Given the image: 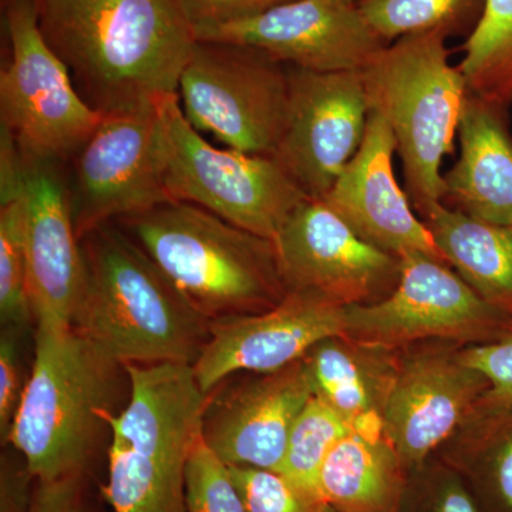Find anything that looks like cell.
I'll list each match as a JSON object with an SVG mask.
<instances>
[{
  "label": "cell",
  "mask_w": 512,
  "mask_h": 512,
  "mask_svg": "<svg viewBox=\"0 0 512 512\" xmlns=\"http://www.w3.org/2000/svg\"><path fill=\"white\" fill-rule=\"evenodd\" d=\"M47 45L100 114L177 94L197 39L175 0H40Z\"/></svg>",
  "instance_id": "obj_1"
},
{
  "label": "cell",
  "mask_w": 512,
  "mask_h": 512,
  "mask_svg": "<svg viewBox=\"0 0 512 512\" xmlns=\"http://www.w3.org/2000/svg\"><path fill=\"white\" fill-rule=\"evenodd\" d=\"M80 242L84 282L72 328L121 365L194 366L210 320L116 222Z\"/></svg>",
  "instance_id": "obj_2"
},
{
  "label": "cell",
  "mask_w": 512,
  "mask_h": 512,
  "mask_svg": "<svg viewBox=\"0 0 512 512\" xmlns=\"http://www.w3.org/2000/svg\"><path fill=\"white\" fill-rule=\"evenodd\" d=\"M123 367L74 328L36 326L32 372L6 440L36 481L83 477L109 429Z\"/></svg>",
  "instance_id": "obj_3"
},
{
  "label": "cell",
  "mask_w": 512,
  "mask_h": 512,
  "mask_svg": "<svg viewBox=\"0 0 512 512\" xmlns=\"http://www.w3.org/2000/svg\"><path fill=\"white\" fill-rule=\"evenodd\" d=\"M116 224L210 322L268 311L285 298L275 244L188 202Z\"/></svg>",
  "instance_id": "obj_4"
},
{
  "label": "cell",
  "mask_w": 512,
  "mask_h": 512,
  "mask_svg": "<svg viewBox=\"0 0 512 512\" xmlns=\"http://www.w3.org/2000/svg\"><path fill=\"white\" fill-rule=\"evenodd\" d=\"M130 400L106 416L109 481L114 512H185V468L202 434L210 394L190 365H124Z\"/></svg>",
  "instance_id": "obj_5"
},
{
  "label": "cell",
  "mask_w": 512,
  "mask_h": 512,
  "mask_svg": "<svg viewBox=\"0 0 512 512\" xmlns=\"http://www.w3.org/2000/svg\"><path fill=\"white\" fill-rule=\"evenodd\" d=\"M446 42L440 33L403 37L360 70L370 113L392 131L406 192L420 215L444 200L441 165L453 153L470 93Z\"/></svg>",
  "instance_id": "obj_6"
},
{
  "label": "cell",
  "mask_w": 512,
  "mask_h": 512,
  "mask_svg": "<svg viewBox=\"0 0 512 512\" xmlns=\"http://www.w3.org/2000/svg\"><path fill=\"white\" fill-rule=\"evenodd\" d=\"M161 178L171 201L210 211L274 241L306 195L274 157L217 148L184 116L177 94L156 101Z\"/></svg>",
  "instance_id": "obj_7"
},
{
  "label": "cell",
  "mask_w": 512,
  "mask_h": 512,
  "mask_svg": "<svg viewBox=\"0 0 512 512\" xmlns=\"http://www.w3.org/2000/svg\"><path fill=\"white\" fill-rule=\"evenodd\" d=\"M10 60L0 73L2 128L25 160L66 164L99 127L69 70L47 45L35 0H6Z\"/></svg>",
  "instance_id": "obj_8"
},
{
  "label": "cell",
  "mask_w": 512,
  "mask_h": 512,
  "mask_svg": "<svg viewBox=\"0 0 512 512\" xmlns=\"http://www.w3.org/2000/svg\"><path fill=\"white\" fill-rule=\"evenodd\" d=\"M184 116L232 150L274 157L289 104V67L262 50L197 40L177 92Z\"/></svg>",
  "instance_id": "obj_9"
},
{
  "label": "cell",
  "mask_w": 512,
  "mask_h": 512,
  "mask_svg": "<svg viewBox=\"0 0 512 512\" xmlns=\"http://www.w3.org/2000/svg\"><path fill=\"white\" fill-rule=\"evenodd\" d=\"M512 332L495 308L443 259L424 252L400 256L396 288L376 302L346 306V336L394 349L427 338L491 342Z\"/></svg>",
  "instance_id": "obj_10"
},
{
  "label": "cell",
  "mask_w": 512,
  "mask_h": 512,
  "mask_svg": "<svg viewBox=\"0 0 512 512\" xmlns=\"http://www.w3.org/2000/svg\"><path fill=\"white\" fill-rule=\"evenodd\" d=\"M69 163L70 210L80 241L103 225L171 201L158 160L156 104L104 114Z\"/></svg>",
  "instance_id": "obj_11"
},
{
  "label": "cell",
  "mask_w": 512,
  "mask_h": 512,
  "mask_svg": "<svg viewBox=\"0 0 512 512\" xmlns=\"http://www.w3.org/2000/svg\"><path fill=\"white\" fill-rule=\"evenodd\" d=\"M288 67V114L274 158L306 197L322 200L365 138L370 109L362 74Z\"/></svg>",
  "instance_id": "obj_12"
},
{
  "label": "cell",
  "mask_w": 512,
  "mask_h": 512,
  "mask_svg": "<svg viewBox=\"0 0 512 512\" xmlns=\"http://www.w3.org/2000/svg\"><path fill=\"white\" fill-rule=\"evenodd\" d=\"M274 244L288 292H312L349 306L379 301L399 282V256L360 238L320 200H303Z\"/></svg>",
  "instance_id": "obj_13"
},
{
  "label": "cell",
  "mask_w": 512,
  "mask_h": 512,
  "mask_svg": "<svg viewBox=\"0 0 512 512\" xmlns=\"http://www.w3.org/2000/svg\"><path fill=\"white\" fill-rule=\"evenodd\" d=\"M332 336H346V306L312 292H288L268 311L212 320L192 370L202 392L211 394L239 372L285 369Z\"/></svg>",
  "instance_id": "obj_14"
},
{
  "label": "cell",
  "mask_w": 512,
  "mask_h": 512,
  "mask_svg": "<svg viewBox=\"0 0 512 512\" xmlns=\"http://www.w3.org/2000/svg\"><path fill=\"white\" fill-rule=\"evenodd\" d=\"M204 42L255 47L303 70L360 72L387 46L357 5L336 0H291L255 18L194 32Z\"/></svg>",
  "instance_id": "obj_15"
},
{
  "label": "cell",
  "mask_w": 512,
  "mask_h": 512,
  "mask_svg": "<svg viewBox=\"0 0 512 512\" xmlns=\"http://www.w3.org/2000/svg\"><path fill=\"white\" fill-rule=\"evenodd\" d=\"M25 252L36 326L72 328L84 282L82 242L74 229L63 164L23 158Z\"/></svg>",
  "instance_id": "obj_16"
},
{
  "label": "cell",
  "mask_w": 512,
  "mask_h": 512,
  "mask_svg": "<svg viewBox=\"0 0 512 512\" xmlns=\"http://www.w3.org/2000/svg\"><path fill=\"white\" fill-rule=\"evenodd\" d=\"M313 394L305 359L261 373L214 399L210 394L202 439L229 467L278 473L293 424Z\"/></svg>",
  "instance_id": "obj_17"
},
{
  "label": "cell",
  "mask_w": 512,
  "mask_h": 512,
  "mask_svg": "<svg viewBox=\"0 0 512 512\" xmlns=\"http://www.w3.org/2000/svg\"><path fill=\"white\" fill-rule=\"evenodd\" d=\"M487 390V379L460 353H421L400 363L382 420L384 436L407 471L423 466L464 417L478 409Z\"/></svg>",
  "instance_id": "obj_18"
},
{
  "label": "cell",
  "mask_w": 512,
  "mask_h": 512,
  "mask_svg": "<svg viewBox=\"0 0 512 512\" xmlns=\"http://www.w3.org/2000/svg\"><path fill=\"white\" fill-rule=\"evenodd\" d=\"M394 153L392 131L370 113L362 146L320 201L373 247L399 258L424 252L443 259L429 228L417 218L409 195L397 183Z\"/></svg>",
  "instance_id": "obj_19"
},
{
  "label": "cell",
  "mask_w": 512,
  "mask_h": 512,
  "mask_svg": "<svg viewBox=\"0 0 512 512\" xmlns=\"http://www.w3.org/2000/svg\"><path fill=\"white\" fill-rule=\"evenodd\" d=\"M510 107L468 93L458 126L460 156L446 174L444 202L490 224L512 227Z\"/></svg>",
  "instance_id": "obj_20"
},
{
  "label": "cell",
  "mask_w": 512,
  "mask_h": 512,
  "mask_svg": "<svg viewBox=\"0 0 512 512\" xmlns=\"http://www.w3.org/2000/svg\"><path fill=\"white\" fill-rule=\"evenodd\" d=\"M303 359L315 396L338 413L350 429L370 436L384 433V404L400 365L393 349L332 336L319 342Z\"/></svg>",
  "instance_id": "obj_21"
},
{
  "label": "cell",
  "mask_w": 512,
  "mask_h": 512,
  "mask_svg": "<svg viewBox=\"0 0 512 512\" xmlns=\"http://www.w3.org/2000/svg\"><path fill=\"white\" fill-rule=\"evenodd\" d=\"M406 473L384 433L352 430L323 461L318 491L323 503L339 512H402Z\"/></svg>",
  "instance_id": "obj_22"
},
{
  "label": "cell",
  "mask_w": 512,
  "mask_h": 512,
  "mask_svg": "<svg viewBox=\"0 0 512 512\" xmlns=\"http://www.w3.org/2000/svg\"><path fill=\"white\" fill-rule=\"evenodd\" d=\"M421 217L444 261L484 301L512 318V227L468 217L443 202Z\"/></svg>",
  "instance_id": "obj_23"
},
{
  "label": "cell",
  "mask_w": 512,
  "mask_h": 512,
  "mask_svg": "<svg viewBox=\"0 0 512 512\" xmlns=\"http://www.w3.org/2000/svg\"><path fill=\"white\" fill-rule=\"evenodd\" d=\"M367 25L387 45L407 36L466 35L477 28L485 0H360Z\"/></svg>",
  "instance_id": "obj_24"
},
{
  "label": "cell",
  "mask_w": 512,
  "mask_h": 512,
  "mask_svg": "<svg viewBox=\"0 0 512 512\" xmlns=\"http://www.w3.org/2000/svg\"><path fill=\"white\" fill-rule=\"evenodd\" d=\"M463 73L470 93L512 106V0H485L474 32L463 46Z\"/></svg>",
  "instance_id": "obj_25"
},
{
  "label": "cell",
  "mask_w": 512,
  "mask_h": 512,
  "mask_svg": "<svg viewBox=\"0 0 512 512\" xmlns=\"http://www.w3.org/2000/svg\"><path fill=\"white\" fill-rule=\"evenodd\" d=\"M0 319L2 328L19 332L35 320L26 269L23 174L0 180Z\"/></svg>",
  "instance_id": "obj_26"
},
{
  "label": "cell",
  "mask_w": 512,
  "mask_h": 512,
  "mask_svg": "<svg viewBox=\"0 0 512 512\" xmlns=\"http://www.w3.org/2000/svg\"><path fill=\"white\" fill-rule=\"evenodd\" d=\"M350 431L352 429L342 417L313 394L293 424L284 461L278 473L302 490L320 498V467L330 450L343 437L348 436Z\"/></svg>",
  "instance_id": "obj_27"
},
{
  "label": "cell",
  "mask_w": 512,
  "mask_h": 512,
  "mask_svg": "<svg viewBox=\"0 0 512 512\" xmlns=\"http://www.w3.org/2000/svg\"><path fill=\"white\" fill-rule=\"evenodd\" d=\"M185 512H247L229 466L207 446L202 434L185 468Z\"/></svg>",
  "instance_id": "obj_28"
},
{
  "label": "cell",
  "mask_w": 512,
  "mask_h": 512,
  "mask_svg": "<svg viewBox=\"0 0 512 512\" xmlns=\"http://www.w3.org/2000/svg\"><path fill=\"white\" fill-rule=\"evenodd\" d=\"M481 417V483L493 512H512V407Z\"/></svg>",
  "instance_id": "obj_29"
},
{
  "label": "cell",
  "mask_w": 512,
  "mask_h": 512,
  "mask_svg": "<svg viewBox=\"0 0 512 512\" xmlns=\"http://www.w3.org/2000/svg\"><path fill=\"white\" fill-rule=\"evenodd\" d=\"M247 512H325L319 497L275 471L229 467Z\"/></svg>",
  "instance_id": "obj_30"
},
{
  "label": "cell",
  "mask_w": 512,
  "mask_h": 512,
  "mask_svg": "<svg viewBox=\"0 0 512 512\" xmlns=\"http://www.w3.org/2000/svg\"><path fill=\"white\" fill-rule=\"evenodd\" d=\"M461 360L487 379L488 390L478 409L501 412L512 407V332L478 343L460 353Z\"/></svg>",
  "instance_id": "obj_31"
},
{
  "label": "cell",
  "mask_w": 512,
  "mask_h": 512,
  "mask_svg": "<svg viewBox=\"0 0 512 512\" xmlns=\"http://www.w3.org/2000/svg\"><path fill=\"white\" fill-rule=\"evenodd\" d=\"M291 0H175L194 32L255 18Z\"/></svg>",
  "instance_id": "obj_32"
},
{
  "label": "cell",
  "mask_w": 512,
  "mask_h": 512,
  "mask_svg": "<svg viewBox=\"0 0 512 512\" xmlns=\"http://www.w3.org/2000/svg\"><path fill=\"white\" fill-rule=\"evenodd\" d=\"M18 329L2 328L0 335V437L8 440L25 384L22 383Z\"/></svg>",
  "instance_id": "obj_33"
},
{
  "label": "cell",
  "mask_w": 512,
  "mask_h": 512,
  "mask_svg": "<svg viewBox=\"0 0 512 512\" xmlns=\"http://www.w3.org/2000/svg\"><path fill=\"white\" fill-rule=\"evenodd\" d=\"M35 477L30 473L23 457L3 454L0 464V512L32 511V483Z\"/></svg>",
  "instance_id": "obj_34"
},
{
  "label": "cell",
  "mask_w": 512,
  "mask_h": 512,
  "mask_svg": "<svg viewBox=\"0 0 512 512\" xmlns=\"http://www.w3.org/2000/svg\"><path fill=\"white\" fill-rule=\"evenodd\" d=\"M419 512H481L460 478L446 473L434 477L426 488Z\"/></svg>",
  "instance_id": "obj_35"
},
{
  "label": "cell",
  "mask_w": 512,
  "mask_h": 512,
  "mask_svg": "<svg viewBox=\"0 0 512 512\" xmlns=\"http://www.w3.org/2000/svg\"><path fill=\"white\" fill-rule=\"evenodd\" d=\"M30 512H87L83 503L82 477L42 483L36 481Z\"/></svg>",
  "instance_id": "obj_36"
},
{
  "label": "cell",
  "mask_w": 512,
  "mask_h": 512,
  "mask_svg": "<svg viewBox=\"0 0 512 512\" xmlns=\"http://www.w3.org/2000/svg\"><path fill=\"white\" fill-rule=\"evenodd\" d=\"M336 2L348 3V5H357L360 0H336Z\"/></svg>",
  "instance_id": "obj_37"
},
{
  "label": "cell",
  "mask_w": 512,
  "mask_h": 512,
  "mask_svg": "<svg viewBox=\"0 0 512 512\" xmlns=\"http://www.w3.org/2000/svg\"><path fill=\"white\" fill-rule=\"evenodd\" d=\"M325 512H339V511L333 510L332 507H329V505H326Z\"/></svg>",
  "instance_id": "obj_38"
},
{
  "label": "cell",
  "mask_w": 512,
  "mask_h": 512,
  "mask_svg": "<svg viewBox=\"0 0 512 512\" xmlns=\"http://www.w3.org/2000/svg\"><path fill=\"white\" fill-rule=\"evenodd\" d=\"M35 2H36V5H37V3H39V2H40V0H35Z\"/></svg>",
  "instance_id": "obj_39"
}]
</instances>
